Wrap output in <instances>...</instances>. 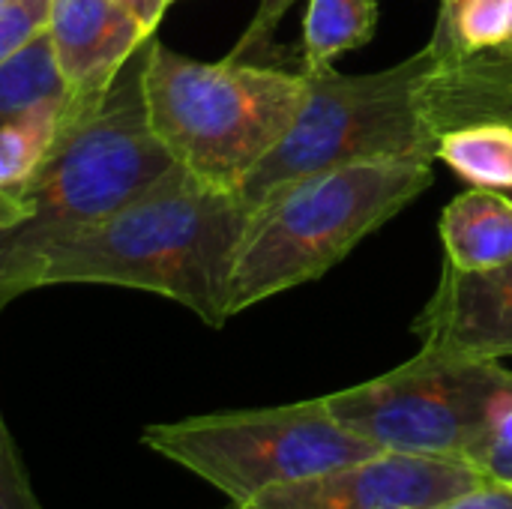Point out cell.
<instances>
[{
	"label": "cell",
	"instance_id": "cell-16",
	"mask_svg": "<svg viewBox=\"0 0 512 509\" xmlns=\"http://www.w3.org/2000/svg\"><path fill=\"white\" fill-rule=\"evenodd\" d=\"M63 99H48L15 120L0 126V228H3V198L24 186L42 165L60 129Z\"/></svg>",
	"mask_w": 512,
	"mask_h": 509
},
{
	"label": "cell",
	"instance_id": "cell-23",
	"mask_svg": "<svg viewBox=\"0 0 512 509\" xmlns=\"http://www.w3.org/2000/svg\"><path fill=\"white\" fill-rule=\"evenodd\" d=\"M441 509H512V483L483 480L480 486L453 498Z\"/></svg>",
	"mask_w": 512,
	"mask_h": 509
},
{
	"label": "cell",
	"instance_id": "cell-14",
	"mask_svg": "<svg viewBox=\"0 0 512 509\" xmlns=\"http://www.w3.org/2000/svg\"><path fill=\"white\" fill-rule=\"evenodd\" d=\"M438 159L480 189H512V126L477 123L444 132Z\"/></svg>",
	"mask_w": 512,
	"mask_h": 509
},
{
	"label": "cell",
	"instance_id": "cell-12",
	"mask_svg": "<svg viewBox=\"0 0 512 509\" xmlns=\"http://www.w3.org/2000/svg\"><path fill=\"white\" fill-rule=\"evenodd\" d=\"M447 261L459 270H489L512 261V198L498 189H468L438 222Z\"/></svg>",
	"mask_w": 512,
	"mask_h": 509
},
{
	"label": "cell",
	"instance_id": "cell-9",
	"mask_svg": "<svg viewBox=\"0 0 512 509\" xmlns=\"http://www.w3.org/2000/svg\"><path fill=\"white\" fill-rule=\"evenodd\" d=\"M45 33L63 81L60 126L90 114L153 36L117 0H51Z\"/></svg>",
	"mask_w": 512,
	"mask_h": 509
},
{
	"label": "cell",
	"instance_id": "cell-17",
	"mask_svg": "<svg viewBox=\"0 0 512 509\" xmlns=\"http://www.w3.org/2000/svg\"><path fill=\"white\" fill-rule=\"evenodd\" d=\"M465 54L512 42V0H471L459 21Z\"/></svg>",
	"mask_w": 512,
	"mask_h": 509
},
{
	"label": "cell",
	"instance_id": "cell-4",
	"mask_svg": "<svg viewBox=\"0 0 512 509\" xmlns=\"http://www.w3.org/2000/svg\"><path fill=\"white\" fill-rule=\"evenodd\" d=\"M429 48L372 75H342L333 66L303 72L306 99L288 135L246 177L240 198L252 210L300 177L384 159H438V138L417 108V87L432 69Z\"/></svg>",
	"mask_w": 512,
	"mask_h": 509
},
{
	"label": "cell",
	"instance_id": "cell-19",
	"mask_svg": "<svg viewBox=\"0 0 512 509\" xmlns=\"http://www.w3.org/2000/svg\"><path fill=\"white\" fill-rule=\"evenodd\" d=\"M0 509H42L30 486L24 459L6 429L3 411H0Z\"/></svg>",
	"mask_w": 512,
	"mask_h": 509
},
{
	"label": "cell",
	"instance_id": "cell-3",
	"mask_svg": "<svg viewBox=\"0 0 512 509\" xmlns=\"http://www.w3.org/2000/svg\"><path fill=\"white\" fill-rule=\"evenodd\" d=\"M147 120L174 162L213 189L237 192L288 135L306 99V75L252 60H192L144 45Z\"/></svg>",
	"mask_w": 512,
	"mask_h": 509
},
{
	"label": "cell",
	"instance_id": "cell-15",
	"mask_svg": "<svg viewBox=\"0 0 512 509\" xmlns=\"http://www.w3.org/2000/svg\"><path fill=\"white\" fill-rule=\"evenodd\" d=\"M48 99H63V81L42 27L0 63V126Z\"/></svg>",
	"mask_w": 512,
	"mask_h": 509
},
{
	"label": "cell",
	"instance_id": "cell-11",
	"mask_svg": "<svg viewBox=\"0 0 512 509\" xmlns=\"http://www.w3.org/2000/svg\"><path fill=\"white\" fill-rule=\"evenodd\" d=\"M417 108L438 141L462 126H512V42L465 54L450 66L432 63L417 87Z\"/></svg>",
	"mask_w": 512,
	"mask_h": 509
},
{
	"label": "cell",
	"instance_id": "cell-8",
	"mask_svg": "<svg viewBox=\"0 0 512 509\" xmlns=\"http://www.w3.org/2000/svg\"><path fill=\"white\" fill-rule=\"evenodd\" d=\"M489 480L465 459L378 453L297 483L276 486L240 509H441Z\"/></svg>",
	"mask_w": 512,
	"mask_h": 509
},
{
	"label": "cell",
	"instance_id": "cell-1",
	"mask_svg": "<svg viewBox=\"0 0 512 509\" xmlns=\"http://www.w3.org/2000/svg\"><path fill=\"white\" fill-rule=\"evenodd\" d=\"M246 219L237 192L204 186L177 165L102 219L0 231V306L45 285L93 282L177 300L222 327Z\"/></svg>",
	"mask_w": 512,
	"mask_h": 509
},
{
	"label": "cell",
	"instance_id": "cell-20",
	"mask_svg": "<svg viewBox=\"0 0 512 509\" xmlns=\"http://www.w3.org/2000/svg\"><path fill=\"white\" fill-rule=\"evenodd\" d=\"M51 0H15L0 12V63L45 27Z\"/></svg>",
	"mask_w": 512,
	"mask_h": 509
},
{
	"label": "cell",
	"instance_id": "cell-26",
	"mask_svg": "<svg viewBox=\"0 0 512 509\" xmlns=\"http://www.w3.org/2000/svg\"><path fill=\"white\" fill-rule=\"evenodd\" d=\"M171 3H177V0H165V6H171Z\"/></svg>",
	"mask_w": 512,
	"mask_h": 509
},
{
	"label": "cell",
	"instance_id": "cell-27",
	"mask_svg": "<svg viewBox=\"0 0 512 509\" xmlns=\"http://www.w3.org/2000/svg\"><path fill=\"white\" fill-rule=\"evenodd\" d=\"M231 509H240V507H234V504H231Z\"/></svg>",
	"mask_w": 512,
	"mask_h": 509
},
{
	"label": "cell",
	"instance_id": "cell-10",
	"mask_svg": "<svg viewBox=\"0 0 512 509\" xmlns=\"http://www.w3.org/2000/svg\"><path fill=\"white\" fill-rule=\"evenodd\" d=\"M414 333L426 351L450 357H512V261L489 270H459L447 261Z\"/></svg>",
	"mask_w": 512,
	"mask_h": 509
},
{
	"label": "cell",
	"instance_id": "cell-13",
	"mask_svg": "<svg viewBox=\"0 0 512 509\" xmlns=\"http://www.w3.org/2000/svg\"><path fill=\"white\" fill-rule=\"evenodd\" d=\"M378 27V0H309L303 21V72L330 66L366 45Z\"/></svg>",
	"mask_w": 512,
	"mask_h": 509
},
{
	"label": "cell",
	"instance_id": "cell-2",
	"mask_svg": "<svg viewBox=\"0 0 512 509\" xmlns=\"http://www.w3.org/2000/svg\"><path fill=\"white\" fill-rule=\"evenodd\" d=\"M429 186L426 159L339 165L285 183L249 210L228 285V318L321 279Z\"/></svg>",
	"mask_w": 512,
	"mask_h": 509
},
{
	"label": "cell",
	"instance_id": "cell-24",
	"mask_svg": "<svg viewBox=\"0 0 512 509\" xmlns=\"http://www.w3.org/2000/svg\"><path fill=\"white\" fill-rule=\"evenodd\" d=\"M117 3H123L126 9H132L150 33L159 27L162 15H165V9H168L165 0H117Z\"/></svg>",
	"mask_w": 512,
	"mask_h": 509
},
{
	"label": "cell",
	"instance_id": "cell-18",
	"mask_svg": "<svg viewBox=\"0 0 512 509\" xmlns=\"http://www.w3.org/2000/svg\"><path fill=\"white\" fill-rule=\"evenodd\" d=\"M471 465H477L489 480L512 483V390L498 405L483 441L471 453Z\"/></svg>",
	"mask_w": 512,
	"mask_h": 509
},
{
	"label": "cell",
	"instance_id": "cell-22",
	"mask_svg": "<svg viewBox=\"0 0 512 509\" xmlns=\"http://www.w3.org/2000/svg\"><path fill=\"white\" fill-rule=\"evenodd\" d=\"M468 3L471 0H441V6H438L435 33H432V39L426 45L438 66H450V63L465 57L462 42H459V21H462V12H465Z\"/></svg>",
	"mask_w": 512,
	"mask_h": 509
},
{
	"label": "cell",
	"instance_id": "cell-7",
	"mask_svg": "<svg viewBox=\"0 0 512 509\" xmlns=\"http://www.w3.org/2000/svg\"><path fill=\"white\" fill-rule=\"evenodd\" d=\"M510 390L512 369L501 360L420 348L393 372L330 393L324 402L348 432L378 450L471 462Z\"/></svg>",
	"mask_w": 512,
	"mask_h": 509
},
{
	"label": "cell",
	"instance_id": "cell-6",
	"mask_svg": "<svg viewBox=\"0 0 512 509\" xmlns=\"http://www.w3.org/2000/svg\"><path fill=\"white\" fill-rule=\"evenodd\" d=\"M141 444L219 489L234 507L276 486L384 453L348 432L330 414L324 396L153 423L141 432Z\"/></svg>",
	"mask_w": 512,
	"mask_h": 509
},
{
	"label": "cell",
	"instance_id": "cell-21",
	"mask_svg": "<svg viewBox=\"0 0 512 509\" xmlns=\"http://www.w3.org/2000/svg\"><path fill=\"white\" fill-rule=\"evenodd\" d=\"M291 3H294V0H261L258 9H255V15H252V21H249V27H246V33L237 39V45L231 48L228 57H234V60H249V54L264 51L267 42L273 39V33H276L282 15L291 9Z\"/></svg>",
	"mask_w": 512,
	"mask_h": 509
},
{
	"label": "cell",
	"instance_id": "cell-25",
	"mask_svg": "<svg viewBox=\"0 0 512 509\" xmlns=\"http://www.w3.org/2000/svg\"><path fill=\"white\" fill-rule=\"evenodd\" d=\"M9 3H15V0H0V12H3V9H6Z\"/></svg>",
	"mask_w": 512,
	"mask_h": 509
},
{
	"label": "cell",
	"instance_id": "cell-5",
	"mask_svg": "<svg viewBox=\"0 0 512 509\" xmlns=\"http://www.w3.org/2000/svg\"><path fill=\"white\" fill-rule=\"evenodd\" d=\"M141 72L144 48L123 66L90 114L57 129L33 177L3 198L0 231L102 219L159 186L177 168L150 129Z\"/></svg>",
	"mask_w": 512,
	"mask_h": 509
}]
</instances>
